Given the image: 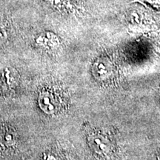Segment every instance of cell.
Returning <instances> with one entry per match:
<instances>
[{"label":"cell","mask_w":160,"mask_h":160,"mask_svg":"<svg viewBox=\"0 0 160 160\" xmlns=\"http://www.w3.org/2000/svg\"><path fill=\"white\" fill-rule=\"evenodd\" d=\"M39 102L42 111L49 114L56 113L60 108L59 99L57 96L49 91L42 92L40 94Z\"/></svg>","instance_id":"obj_1"},{"label":"cell","mask_w":160,"mask_h":160,"mask_svg":"<svg viewBox=\"0 0 160 160\" xmlns=\"http://www.w3.org/2000/svg\"><path fill=\"white\" fill-rule=\"evenodd\" d=\"M94 71L97 77L100 78L107 77L111 72V66L108 62L99 60L95 64Z\"/></svg>","instance_id":"obj_3"},{"label":"cell","mask_w":160,"mask_h":160,"mask_svg":"<svg viewBox=\"0 0 160 160\" xmlns=\"http://www.w3.org/2000/svg\"><path fill=\"white\" fill-rule=\"evenodd\" d=\"M6 38H7V33H6V32L4 28L0 26V43L3 42L6 39Z\"/></svg>","instance_id":"obj_7"},{"label":"cell","mask_w":160,"mask_h":160,"mask_svg":"<svg viewBox=\"0 0 160 160\" xmlns=\"http://www.w3.org/2000/svg\"><path fill=\"white\" fill-rule=\"evenodd\" d=\"M39 40L42 41V44L44 45L49 46V47H54L56 45L58 44V40L57 37H54V35H51L50 33H48L46 37H40Z\"/></svg>","instance_id":"obj_5"},{"label":"cell","mask_w":160,"mask_h":160,"mask_svg":"<svg viewBox=\"0 0 160 160\" xmlns=\"http://www.w3.org/2000/svg\"><path fill=\"white\" fill-rule=\"evenodd\" d=\"M139 2L160 13V0H133V2Z\"/></svg>","instance_id":"obj_4"},{"label":"cell","mask_w":160,"mask_h":160,"mask_svg":"<svg viewBox=\"0 0 160 160\" xmlns=\"http://www.w3.org/2000/svg\"><path fill=\"white\" fill-rule=\"evenodd\" d=\"M4 139L5 140V142L12 143L13 142V139H14V137H13V133H7L4 136Z\"/></svg>","instance_id":"obj_6"},{"label":"cell","mask_w":160,"mask_h":160,"mask_svg":"<svg viewBox=\"0 0 160 160\" xmlns=\"http://www.w3.org/2000/svg\"><path fill=\"white\" fill-rule=\"evenodd\" d=\"M92 143H93V148L98 153L107 154L111 151V146L109 145V142L104 139V137H95L93 139Z\"/></svg>","instance_id":"obj_2"}]
</instances>
